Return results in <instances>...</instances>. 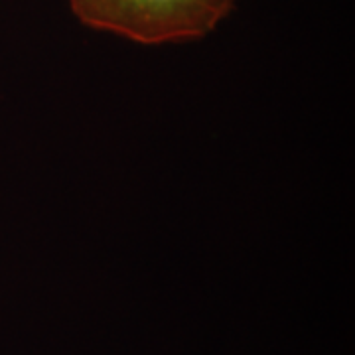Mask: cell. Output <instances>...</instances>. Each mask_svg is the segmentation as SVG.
<instances>
[{
	"label": "cell",
	"mask_w": 355,
	"mask_h": 355,
	"mask_svg": "<svg viewBox=\"0 0 355 355\" xmlns=\"http://www.w3.org/2000/svg\"><path fill=\"white\" fill-rule=\"evenodd\" d=\"M235 0H69L83 24L140 44L196 40L209 34Z\"/></svg>",
	"instance_id": "6da1fadb"
}]
</instances>
